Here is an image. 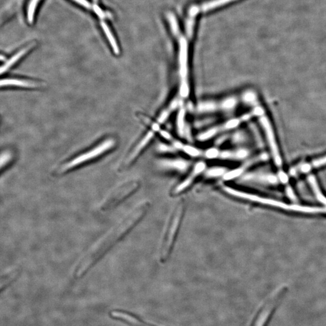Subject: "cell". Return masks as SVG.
I'll list each match as a JSON object with an SVG mask.
<instances>
[{"label": "cell", "mask_w": 326, "mask_h": 326, "mask_svg": "<svg viewBox=\"0 0 326 326\" xmlns=\"http://www.w3.org/2000/svg\"><path fill=\"white\" fill-rule=\"evenodd\" d=\"M150 203L141 201L129 212L119 222L91 246L78 261L73 269V276L81 279L103 259L109 252L125 237L145 217Z\"/></svg>", "instance_id": "1"}, {"label": "cell", "mask_w": 326, "mask_h": 326, "mask_svg": "<svg viewBox=\"0 0 326 326\" xmlns=\"http://www.w3.org/2000/svg\"><path fill=\"white\" fill-rule=\"evenodd\" d=\"M184 211H185V203L183 200L176 206L164 232L159 254L160 260L161 262H165L171 255L183 219Z\"/></svg>", "instance_id": "2"}, {"label": "cell", "mask_w": 326, "mask_h": 326, "mask_svg": "<svg viewBox=\"0 0 326 326\" xmlns=\"http://www.w3.org/2000/svg\"><path fill=\"white\" fill-rule=\"evenodd\" d=\"M140 187V184L137 181H127L115 187L101 201L99 207L101 211L107 212L117 208L135 194Z\"/></svg>", "instance_id": "3"}, {"label": "cell", "mask_w": 326, "mask_h": 326, "mask_svg": "<svg viewBox=\"0 0 326 326\" xmlns=\"http://www.w3.org/2000/svg\"><path fill=\"white\" fill-rule=\"evenodd\" d=\"M286 291L287 288L282 286L271 295L261 306L251 326H268L275 312L285 296Z\"/></svg>", "instance_id": "4"}, {"label": "cell", "mask_w": 326, "mask_h": 326, "mask_svg": "<svg viewBox=\"0 0 326 326\" xmlns=\"http://www.w3.org/2000/svg\"><path fill=\"white\" fill-rule=\"evenodd\" d=\"M115 145V141L112 138L107 139L98 146L91 149L90 151L84 153L80 155L73 158L69 162L62 164L58 169V174L59 175L65 174L72 170L92 161L99 156L109 151Z\"/></svg>", "instance_id": "5"}, {"label": "cell", "mask_w": 326, "mask_h": 326, "mask_svg": "<svg viewBox=\"0 0 326 326\" xmlns=\"http://www.w3.org/2000/svg\"><path fill=\"white\" fill-rule=\"evenodd\" d=\"M254 113L253 109L250 112L241 115L240 117L230 119L220 125L211 127L205 131L200 133L198 135V140L200 141H208L210 139L215 137V136L219 135L221 133L236 129L242 123L249 121L251 118L256 117Z\"/></svg>", "instance_id": "6"}, {"label": "cell", "mask_w": 326, "mask_h": 326, "mask_svg": "<svg viewBox=\"0 0 326 326\" xmlns=\"http://www.w3.org/2000/svg\"><path fill=\"white\" fill-rule=\"evenodd\" d=\"M188 50V43H187L186 39H180L179 60L178 61H179L180 80L179 93L181 98H188L190 94Z\"/></svg>", "instance_id": "7"}, {"label": "cell", "mask_w": 326, "mask_h": 326, "mask_svg": "<svg viewBox=\"0 0 326 326\" xmlns=\"http://www.w3.org/2000/svg\"><path fill=\"white\" fill-rule=\"evenodd\" d=\"M259 121L263 130H264L266 139H267L269 148H270L272 155H273L275 164L278 167H280L282 164L281 156H280L279 147L276 142V137L273 127H272L270 121L265 114L259 117Z\"/></svg>", "instance_id": "8"}, {"label": "cell", "mask_w": 326, "mask_h": 326, "mask_svg": "<svg viewBox=\"0 0 326 326\" xmlns=\"http://www.w3.org/2000/svg\"><path fill=\"white\" fill-rule=\"evenodd\" d=\"M268 158V155L267 154H266V153H262V154L255 156V157L246 160L245 163H243L242 166L237 167L236 169L232 170V171L226 172V174L223 175V178H224L225 180L227 181L235 179V178L239 177V176L242 175L246 169L253 166L254 164L262 162V161L267 160Z\"/></svg>", "instance_id": "9"}, {"label": "cell", "mask_w": 326, "mask_h": 326, "mask_svg": "<svg viewBox=\"0 0 326 326\" xmlns=\"http://www.w3.org/2000/svg\"><path fill=\"white\" fill-rule=\"evenodd\" d=\"M206 170V164L204 161H199V162L196 163L194 167H193L191 174L186 177L185 180L175 187L174 191H173V193H174L173 194L177 195L185 191Z\"/></svg>", "instance_id": "10"}, {"label": "cell", "mask_w": 326, "mask_h": 326, "mask_svg": "<svg viewBox=\"0 0 326 326\" xmlns=\"http://www.w3.org/2000/svg\"><path fill=\"white\" fill-rule=\"evenodd\" d=\"M326 165V155L317 158L309 163H302L292 167L290 171L291 177H297L300 175L308 174L314 169L319 168Z\"/></svg>", "instance_id": "11"}, {"label": "cell", "mask_w": 326, "mask_h": 326, "mask_svg": "<svg viewBox=\"0 0 326 326\" xmlns=\"http://www.w3.org/2000/svg\"><path fill=\"white\" fill-rule=\"evenodd\" d=\"M42 86L39 82L19 78L0 79V88L16 87L21 89H37Z\"/></svg>", "instance_id": "12"}, {"label": "cell", "mask_w": 326, "mask_h": 326, "mask_svg": "<svg viewBox=\"0 0 326 326\" xmlns=\"http://www.w3.org/2000/svg\"><path fill=\"white\" fill-rule=\"evenodd\" d=\"M243 180L251 181V182L259 183L266 184H277L280 183L277 175L269 173L251 172L246 174L243 177Z\"/></svg>", "instance_id": "13"}, {"label": "cell", "mask_w": 326, "mask_h": 326, "mask_svg": "<svg viewBox=\"0 0 326 326\" xmlns=\"http://www.w3.org/2000/svg\"><path fill=\"white\" fill-rule=\"evenodd\" d=\"M161 169L183 172L189 168L190 162L183 158H166L158 162Z\"/></svg>", "instance_id": "14"}, {"label": "cell", "mask_w": 326, "mask_h": 326, "mask_svg": "<svg viewBox=\"0 0 326 326\" xmlns=\"http://www.w3.org/2000/svg\"><path fill=\"white\" fill-rule=\"evenodd\" d=\"M249 155V151L247 149L224 150V151H220L218 158L225 160H241L246 159Z\"/></svg>", "instance_id": "15"}, {"label": "cell", "mask_w": 326, "mask_h": 326, "mask_svg": "<svg viewBox=\"0 0 326 326\" xmlns=\"http://www.w3.org/2000/svg\"><path fill=\"white\" fill-rule=\"evenodd\" d=\"M34 46L33 44H31L27 45V47L23 48L21 50L18 51V52L13 55L12 57L8 59V60L0 66V76L4 75L7 71L9 70L11 68L14 66L20 59L25 56V54L29 52L30 50Z\"/></svg>", "instance_id": "16"}, {"label": "cell", "mask_w": 326, "mask_h": 326, "mask_svg": "<svg viewBox=\"0 0 326 326\" xmlns=\"http://www.w3.org/2000/svg\"><path fill=\"white\" fill-rule=\"evenodd\" d=\"M155 132L156 130L152 129L148 133H147L146 135L140 141L138 145L135 147L134 151L130 154L129 157L127 158L125 163L126 165H129L137 157L138 154H140L144 147L149 143L153 137H154Z\"/></svg>", "instance_id": "17"}, {"label": "cell", "mask_w": 326, "mask_h": 326, "mask_svg": "<svg viewBox=\"0 0 326 326\" xmlns=\"http://www.w3.org/2000/svg\"><path fill=\"white\" fill-rule=\"evenodd\" d=\"M112 314L113 317H116V318H118L119 317V318L124 319V320H127V321L132 323V325L136 326H155L148 324V323H144L142 320L134 316V315L132 316V315L124 313V312L114 311L112 312Z\"/></svg>", "instance_id": "18"}, {"label": "cell", "mask_w": 326, "mask_h": 326, "mask_svg": "<svg viewBox=\"0 0 326 326\" xmlns=\"http://www.w3.org/2000/svg\"><path fill=\"white\" fill-rule=\"evenodd\" d=\"M200 113L214 112L220 110V101H204L200 102L197 107Z\"/></svg>", "instance_id": "19"}, {"label": "cell", "mask_w": 326, "mask_h": 326, "mask_svg": "<svg viewBox=\"0 0 326 326\" xmlns=\"http://www.w3.org/2000/svg\"><path fill=\"white\" fill-rule=\"evenodd\" d=\"M101 27L105 34H106V36L108 40H109V42L110 47H112L113 52H114L115 55H119V54H120V49H119L117 41H116L115 37L114 35H113V34L111 31H110L109 29V27L108 26L107 22L105 21H101Z\"/></svg>", "instance_id": "20"}, {"label": "cell", "mask_w": 326, "mask_h": 326, "mask_svg": "<svg viewBox=\"0 0 326 326\" xmlns=\"http://www.w3.org/2000/svg\"><path fill=\"white\" fill-rule=\"evenodd\" d=\"M186 109L184 108H181L178 110L177 117V129L178 134L181 137H183L184 132L186 128Z\"/></svg>", "instance_id": "21"}, {"label": "cell", "mask_w": 326, "mask_h": 326, "mask_svg": "<svg viewBox=\"0 0 326 326\" xmlns=\"http://www.w3.org/2000/svg\"><path fill=\"white\" fill-rule=\"evenodd\" d=\"M238 104V99L234 96L226 98L220 101V110L230 111L236 108Z\"/></svg>", "instance_id": "22"}, {"label": "cell", "mask_w": 326, "mask_h": 326, "mask_svg": "<svg viewBox=\"0 0 326 326\" xmlns=\"http://www.w3.org/2000/svg\"><path fill=\"white\" fill-rule=\"evenodd\" d=\"M226 171V169L225 167H212L211 169L207 170L206 171L205 174L207 177L212 178H217L220 177V176L224 175Z\"/></svg>", "instance_id": "23"}, {"label": "cell", "mask_w": 326, "mask_h": 326, "mask_svg": "<svg viewBox=\"0 0 326 326\" xmlns=\"http://www.w3.org/2000/svg\"><path fill=\"white\" fill-rule=\"evenodd\" d=\"M13 157V153L10 151H4L0 153V171L12 161Z\"/></svg>", "instance_id": "24"}, {"label": "cell", "mask_w": 326, "mask_h": 326, "mask_svg": "<svg viewBox=\"0 0 326 326\" xmlns=\"http://www.w3.org/2000/svg\"><path fill=\"white\" fill-rule=\"evenodd\" d=\"M181 151H182L183 152L185 153L186 154L192 157H198L202 155V152H201L200 149L195 146L190 145V144H185L183 143Z\"/></svg>", "instance_id": "25"}, {"label": "cell", "mask_w": 326, "mask_h": 326, "mask_svg": "<svg viewBox=\"0 0 326 326\" xmlns=\"http://www.w3.org/2000/svg\"><path fill=\"white\" fill-rule=\"evenodd\" d=\"M40 0H30L27 7V21L32 24L35 17V11Z\"/></svg>", "instance_id": "26"}, {"label": "cell", "mask_w": 326, "mask_h": 326, "mask_svg": "<svg viewBox=\"0 0 326 326\" xmlns=\"http://www.w3.org/2000/svg\"><path fill=\"white\" fill-rule=\"evenodd\" d=\"M243 101L245 103L249 105H254V106L257 104V97L256 93L253 92H246L243 95Z\"/></svg>", "instance_id": "27"}, {"label": "cell", "mask_w": 326, "mask_h": 326, "mask_svg": "<svg viewBox=\"0 0 326 326\" xmlns=\"http://www.w3.org/2000/svg\"><path fill=\"white\" fill-rule=\"evenodd\" d=\"M231 1V0H216V1H213L211 2H208L205 4H204L201 6V7L198 8L199 10H207L211 9V8L216 7L219 6L220 5L226 3V2Z\"/></svg>", "instance_id": "28"}, {"label": "cell", "mask_w": 326, "mask_h": 326, "mask_svg": "<svg viewBox=\"0 0 326 326\" xmlns=\"http://www.w3.org/2000/svg\"><path fill=\"white\" fill-rule=\"evenodd\" d=\"M220 150L217 148V147H212L204 153V157L208 159H215V158H218L219 157Z\"/></svg>", "instance_id": "29"}, {"label": "cell", "mask_w": 326, "mask_h": 326, "mask_svg": "<svg viewBox=\"0 0 326 326\" xmlns=\"http://www.w3.org/2000/svg\"><path fill=\"white\" fill-rule=\"evenodd\" d=\"M159 151L162 152H167V153H174L176 151H177V150L175 148L174 146L172 145H168V144H160L159 146Z\"/></svg>", "instance_id": "30"}, {"label": "cell", "mask_w": 326, "mask_h": 326, "mask_svg": "<svg viewBox=\"0 0 326 326\" xmlns=\"http://www.w3.org/2000/svg\"><path fill=\"white\" fill-rule=\"evenodd\" d=\"M73 1L85 8H90L92 7V5H91L90 2L88 1L87 0H73Z\"/></svg>", "instance_id": "31"}, {"label": "cell", "mask_w": 326, "mask_h": 326, "mask_svg": "<svg viewBox=\"0 0 326 326\" xmlns=\"http://www.w3.org/2000/svg\"><path fill=\"white\" fill-rule=\"evenodd\" d=\"M95 12L96 13V15H98L100 18H104L106 17V14L104 12V11L102 10V8L100 7H99L98 5L95 4L94 7Z\"/></svg>", "instance_id": "32"}, {"label": "cell", "mask_w": 326, "mask_h": 326, "mask_svg": "<svg viewBox=\"0 0 326 326\" xmlns=\"http://www.w3.org/2000/svg\"><path fill=\"white\" fill-rule=\"evenodd\" d=\"M245 135L243 134V133L239 132L237 133L236 134V139H235V140H234V142L236 143H240V142H243V140H245Z\"/></svg>", "instance_id": "33"}, {"label": "cell", "mask_w": 326, "mask_h": 326, "mask_svg": "<svg viewBox=\"0 0 326 326\" xmlns=\"http://www.w3.org/2000/svg\"><path fill=\"white\" fill-rule=\"evenodd\" d=\"M11 279H12V277H6L4 278V279L0 280V290H1L2 288H4V286L10 281Z\"/></svg>", "instance_id": "34"}, {"label": "cell", "mask_w": 326, "mask_h": 326, "mask_svg": "<svg viewBox=\"0 0 326 326\" xmlns=\"http://www.w3.org/2000/svg\"><path fill=\"white\" fill-rule=\"evenodd\" d=\"M161 135H162L163 137L164 138L167 139V140H171L172 141L173 138L171 134H169V132H166V131H161Z\"/></svg>", "instance_id": "35"}, {"label": "cell", "mask_w": 326, "mask_h": 326, "mask_svg": "<svg viewBox=\"0 0 326 326\" xmlns=\"http://www.w3.org/2000/svg\"><path fill=\"white\" fill-rule=\"evenodd\" d=\"M228 135H225V136H222V137H219V139L217 140V144H220L224 142L228 139Z\"/></svg>", "instance_id": "36"}, {"label": "cell", "mask_w": 326, "mask_h": 326, "mask_svg": "<svg viewBox=\"0 0 326 326\" xmlns=\"http://www.w3.org/2000/svg\"><path fill=\"white\" fill-rule=\"evenodd\" d=\"M95 1H96V2H97V1H98V0H95Z\"/></svg>", "instance_id": "37"}]
</instances>
